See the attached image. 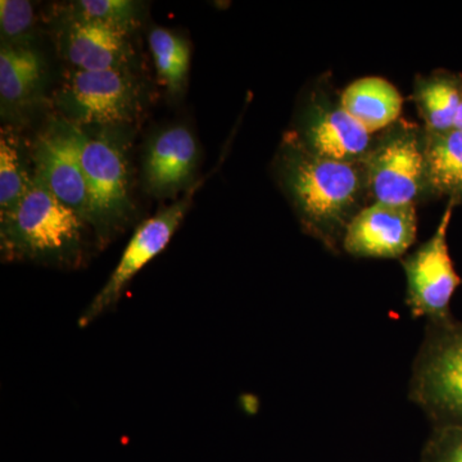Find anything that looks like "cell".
Segmentation results:
<instances>
[{"label": "cell", "instance_id": "30bf717a", "mask_svg": "<svg viewBox=\"0 0 462 462\" xmlns=\"http://www.w3.org/2000/svg\"><path fill=\"white\" fill-rule=\"evenodd\" d=\"M80 145V127L69 123L51 127L39 136L33 148V175L87 223L89 196Z\"/></svg>", "mask_w": 462, "mask_h": 462}, {"label": "cell", "instance_id": "7c38bea8", "mask_svg": "<svg viewBox=\"0 0 462 462\" xmlns=\"http://www.w3.org/2000/svg\"><path fill=\"white\" fill-rule=\"evenodd\" d=\"M199 147L182 125L167 127L149 143L144 157V184L151 194L169 197L189 187L196 176Z\"/></svg>", "mask_w": 462, "mask_h": 462}, {"label": "cell", "instance_id": "d6986e66", "mask_svg": "<svg viewBox=\"0 0 462 462\" xmlns=\"http://www.w3.org/2000/svg\"><path fill=\"white\" fill-rule=\"evenodd\" d=\"M32 176L26 172L16 136L2 130L0 138V215L12 211L29 189Z\"/></svg>", "mask_w": 462, "mask_h": 462}, {"label": "cell", "instance_id": "603a6c76", "mask_svg": "<svg viewBox=\"0 0 462 462\" xmlns=\"http://www.w3.org/2000/svg\"><path fill=\"white\" fill-rule=\"evenodd\" d=\"M454 129L462 132V102L460 107H458L457 115H456Z\"/></svg>", "mask_w": 462, "mask_h": 462}, {"label": "cell", "instance_id": "ba28073f", "mask_svg": "<svg viewBox=\"0 0 462 462\" xmlns=\"http://www.w3.org/2000/svg\"><path fill=\"white\" fill-rule=\"evenodd\" d=\"M57 102L75 126H112L133 120L139 108V87L127 69H75L63 84Z\"/></svg>", "mask_w": 462, "mask_h": 462}, {"label": "cell", "instance_id": "8fae6325", "mask_svg": "<svg viewBox=\"0 0 462 462\" xmlns=\"http://www.w3.org/2000/svg\"><path fill=\"white\" fill-rule=\"evenodd\" d=\"M418 233L415 205L372 202L346 227L343 251L358 258H401Z\"/></svg>", "mask_w": 462, "mask_h": 462}, {"label": "cell", "instance_id": "7a4b0ae2", "mask_svg": "<svg viewBox=\"0 0 462 462\" xmlns=\"http://www.w3.org/2000/svg\"><path fill=\"white\" fill-rule=\"evenodd\" d=\"M2 254L7 261L78 266L87 248V223L35 175L21 202L0 215Z\"/></svg>", "mask_w": 462, "mask_h": 462}, {"label": "cell", "instance_id": "9a60e30c", "mask_svg": "<svg viewBox=\"0 0 462 462\" xmlns=\"http://www.w3.org/2000/svg\"><path fill=\"white\" fill-rule=\"evenodd\" d=\"M42 56L30 45L2 44L0 98L3 111L23 109L38 98L44 81Z\"/></svg>", "mask_w": 462, "mask_h": 462}, {"label": "cell", "instance_id": "2e32d148", "mask_svg": "<svg viewBox=\"0 0 462 462\" xmlns=\"http://www.w3.org/2000/svg\"><path fill=\"white\" fill-rule=\"evenodd\" d=\"M411 98L428 132H449L462 102V75L447 69L418 75Z\"/></svg>", "mask_w": 462, "mask_h": 462}, {"label": "cell", "instance_id": "3957f363", "mask_svg": "<svg viewBox=\"0 0 462 462\" xmlns=\"http://www.w3.org/2000/svg\"><path fill=\"white\" fill-rule=\"evenodd\" d=\"M409 397L434 428H462V321L454 316L427 321Z\"/></svg>", "mask_w": 462, "mask_h": 462}, {"label": "cell", "instance_id": "ffe728a7", "mask_svg": "<svg viewBox=\"0 0 462 462\" xmlns=\"http://www.w3.org/2000/svg\"><path fill=\"white\" fill-rule=\"evenodd\" d=\"M76 16L99 21L132 32L141 17V5L132 0H80L74 5Z\"/></svg>", "mask_w": 462, "mask_h": 462}, {"label": "cell", "instance_id": "277c9868", "mask_svg": "<svg viewBox=\"0 0 462 462\" xmlns=\"http://www.w3.org/2000/svg\"><path fill=\"white\" fill-rule=\"evenodd\" d=\"M424 126L398 120L374 136L365 157L373 202L415 205L428 199Z\"/></svg>", "mask_w": 462, "mask_h": 462}, {"label": "cell", "instance_id": "52a82bcc", "mask_svg": "<svg viewBox=\"0 0 462 462\" xmlns=\"http://www.w3.org/2000/svg\"><path fill=\"white\" fill-rule=\"evenodd\" d=\"M455 207V203H447L433 236L402 258L406 306L413 319L437 320L452 315V297L462 284L447 245V231Z\"/></svg>", "mask_w": 462, "mask_h": 462}, {"label": "cell", "instance_id": "9c48e42d", "mask_svg": "<svg viewBox=\"0 0 462 462\" xmlns=\"http://www.w3.org/2000/svg\"><path fill=\"white\" fill-rule=\"evenodd\" d=\"M191 194L193 191L139 225L108 281L79 319V328L90 327L106 312L111 311L133 279L169 245L189 211Z\"/></svg>", "mask_w": 462, "mask_h": 462}, {"label": "cell", "instance_id": "7402d4cb", "mask_svg": "<svg viewBox=\"0 0 462 462\" xmlns=\"http://www.w3.org/2000/svg\"><path fill=\"white\" fill-rule=\"evenodd\" d=\"M420 462H462V428H434Z\"/></svg>", "mask_w": 462, "mask_h": 462}, {"label": "cell", "instance_id": "4fadbf2b", "mask_svg": "<svg viewBox=\"0 0 462 462\" xmlns=\"http://www.w3.org/2000/svg\"><path fill=\"white\" fill-rule=\"evenodd\" d=\"M129 35L126 30L74 14L63 35V51L80 71L127 69L132 57Z\"/></svg>", "mask_w": 462, "mask_h": 462}, {"label": "cell", "instance_id": "6da1fadb", "mask_svg": "<svg viewBox=\"0 0 462 462\" xmlns=\"http://www.w3.org/2000/svg\"><path fill=\"white\" fill-rule=\"evenodd\" d=\"M275 170L303 231L339 254L346 227L372 200L364 161L342 162L319 156L291 130L276 154Z\"/></svg>", "mask_w": 462, "mask_h": 462}, {"label": "cell", "instance_id": "44dd1931", "mask_svg": "<svg viewBox=\"0 0 462 462\" xmlns=\"http://www.w3.org/2000/svg\"><path fill=\"white\" fill-rule=\"evenodd\" d=\"M32 5L26 0H2L0 2V32L3 44L29 45L30 33L32 32Z\"/></svg>", "mask_w": 462, "mask_h": 462}, {"label": "cell", "instance_id": "5b68a950", "mask_svg": "<svg viewBox=\"0 0 462 462\" xmlns=\"http://www.w3.org/2000/svg\"><path fill=\"white\" fill-rule=\"evenodd\" d=\"M80 152L89 196L87 223L100 243H107L132 214L126 156L114 136L89 135L83 130Z\"/></svg>", "mask_w": 462, "mask_h": 462}, {"label": "cell", "instance_id": "e0dca14e", "mask_svg": "<svg viewBox=\"0 0 462 462\" xmlns=\"http://www.w3.org/2000/svg\"><path fill=\"white\" fill-rule=\"evenodd\" d=\"M425 133L428 199H447L462 205V132Z\"/></svg>", "mask_w": 462, "mask_h": 462}, {"label": "cell", "instance_id": "ac0fdd59", "mask_svg": "<svg viewBox=\"0 0 462 462\" xmlns=\"http://www.w3.org/2000/svg\"><path fill=\"white\" fill-rule=\"evenodd\" d=\"M158 79L171 96H179L187 87L190 69V45L184 36L154 27L148 36Z\"/></svg>", "mask_w": 462, "mask_h": 462}, {"label": "cell", "instance_id": "8992f818", "mask_svg": "<svg viewBox=\"0 0 462 462\" xmlns=\"http://www.w3.org/2000/svg\"><path fill=\"white\" fill-rule=\"evenodd\" d=\"M291 132L312 153L342 162H363L374 141L373 134L346 112L328 76L307 91Z\"/></svg>", "mask_w": 462, "mask_h": 462}, {"label": "cell", "instance_id": "5bb4252c", "mask_svg": "<svg viewBox=\"0 0 462 462\" xmlns=\"http://www.w3.org/2000/svg\"><path fill=\"white\" fill-rule=\"evenodd\" d=\"M340 99L349 115L370 134L383 132L400 120L403 98L385 79L369 76L358 79L340 91Z\"/></svg>", "mask_w": 462, "mask_h": 462}]
</instances>
